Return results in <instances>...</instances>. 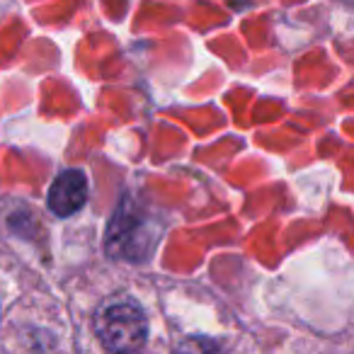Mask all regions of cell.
<instances>
[{
  "instance_id": "obj_1",
  "label": "cell",
  "mask_w": 354,
  "mask_h": 354,
  "mask_svg": "<svg viewBox=\"0 0 354 354\" xmlns=\"http://www.w3.org/2000/svg\"><path fill=\"white\" fill-rule=\"evenodd\" d=\"M95 333L102 344L114 354H131L146 342L148 323L143 310L136 304H112L104 306L95 318Z\"/></svg>"
},
{
  "instance_id": "obj_2",
  "label": "cell",
  "mask_w": 354,
  "mask_h": 354,
  "mask_svg": "<svg viewBox=\"0 0 354 354\" xmlns=\"http://www.w3.org/2000/svg\"><path fill=\"white\" fill-rule=\"evenodd\" d=\"M88 199V180L80 170H64L49 189V209L56 216H71Z\"/></svg>"
},
{
  "instance_id": "obj_3",
  "label": "cell",
  "mask_w": 354,
  "mask_h": 354,
  "mask_svg": "<svg viewBox=\"0 0 354 354\" xmlns=\"http://www.w3.org/2000/svg\"><path fill=\"white\" fill-rule=\"evenodd\" d=\"M177 354H221V352H218V344L212 342V339L189 337L177 347Z\"/></svg>"
}]
</instances>
